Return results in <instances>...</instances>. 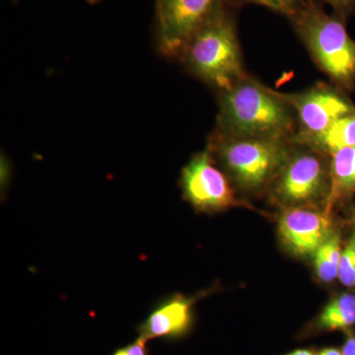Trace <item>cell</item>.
I'll use <instances>...</instances> for the list:
<instances>
[{"mask_svg": "<svg viewBox=\"0 0 355 355\" xmlns=\"http://www.w3.org/2000/svg\"><path fill=\"white\" fill-rule=\"evenodd\" d=\"M180 186L184 200L202 214H217L239 207L251 209L249 203L239 198L232 182L207 147L184 166Z\"/></svg>", "mask_w": 355, "mask_h": 355, "instance_id": "7", "label": "cell"}, {"mask_svg": "<svg viewBox=\"0 0 355 355\" xmlns=\"http://www.w3.org/2000/svg\"><path fill=\"white\" fill-rule=\"evenodd\" d=\"M90 3H98V2L102 1V0H88Z\"/></svg>", "mask_w": 355, "mask_h": 355, "instance_id": "23", "label": "cell"}, {"mask_svg": "<svg viewBox=\"0 0 355 355\" xmlns=\"http://www.w3.org/2000/svg\"><path fill=\"white\" fill-rule=\"evenodd\" d=\"M233 9L228 7L203 26L178 58L190 73L217 92L230 88L248 74Z\"/></svg>", "mask_w": 355, "mask_h": 355, "instance_id": "4", "label": "cell"}, {"mask_svg": "<svg viewBox=\"0 0 355 355\" xmlns=\"http://www.w3.org/2000/svg\"><path fill=\"white\" fill-rule=\"evenodd\" d=\"M336 231L331 211L327 209H284L279 219V233L282 244L299 258H313L317 250Z\"/></svg>", "mask_w": 355, "mask_h": 355, "instance_id": "9", "label": "cell"}, {"mask_svg": "<svg viewBox=\"0 0 355 355\" xmlns=\"http://www.w3.org/2000/svg\"><path fill=\"white\" fill-rule=\"evenodd\" d=\"M297 130L295 114L284 93L249 73L218 92L214 132L230 137L292 140Z\"/></svg>", "mask_w": 355, "mask_h": 355, "instance_id": "1", "label": "cell"}, {"mask_svg": "<svg viewBox=\"0 0 355 355\" xmlns=\"http://www.w3.org/2000/svg\"><path fill=\"white\" fill-rule=\"evenodd\" d=\"M291 141L328 155L345 147L355 146V111L345 114L319 135L294 137Z\"/></svg>", "mask_w": 355, "mask_h": 355, "instance_id": "12", "label": "cell"}, {"mask_svg": "<svg viewBox=\"0 0 355 355\" xmlns=\"http://www.w3.org/2000/svg\"><path fill=\"white\" fill-rule=\"evenodd\" d=\"M355 326V294L342 293L327 303L310 326L311 334L347 331Z\"/></svg>", "mask_w": 355, "mask_h": 355, "instance_id": "13", "label": "cell"}, {"mask_svg": "<svg viewBox=\"0 0 355 355\" xmlns=\"http://www.w3.org/2000/svg\"><path fill=\"white\" fill-rule=\"evenodd\" d=\"M317 355H343L342 350L335 349V347H326L323 349Z\"/></svg>", "mask_w": 355, "mask_h": 355, "instance_id": "21", "label": "cell"}, {"mask_svg": "<svg viewBox=\"0 0 355 355\" xmlns=\"http://www.w3.org/2000/svg\"><path fill=\"white\" fill-rule=\"evenodd\" d=\"M10 164H9L8 159L6 155L1 156V189L7 188L8 184L9 177H10Z\"/></svg>", "mask_w": 355, "mask_h": 355, "instance_id": "19", "label": "cell"}, {"mask_svg": "<svg viewBox=\"0 0 355 355\" xmlns=\"http://www.w3.org/2000/svg\"><path fill=\"white\" fill-rule=\"evenodd\" d=\"M284 96L297 121L298 130L294 137L319 135L345 114L355 111V105L347 92L334 84L319 83L300 92L284 93Z\"/></svg>", "mask_w": 355, "mask_h": 355, "instance_id": "8", "label": "cell"}, {"mask_svg": "<svg viewBox=\"0 0 355 355\" xmlns=\"http://www.w3.org/2000/svg\"><path fill=\"white\" fill-rule=\"evenodd\" d=\"M330 157L331 191L328 211L355 195V146L340 149Z\"/></svg>", "mask_w": 355, "mask_h": 355, "instance_id": "11", "label": "cell"}, {"mask_svg": "<svg viewBox=\"0 0 355 355\" xmlns=\"http://www.w3.org/2000/svg\"><path fill=\"white\" fill-rule=\"evenodd\" d=\"M331 191L330 155L293 144L286 164L268 193L282 209L311 207L328 210Z\"/></svg>", "mask_w": 355, "mask_h": 355, "instance_id": "5", "label": "cell"}, {"mask_svg": "<svg viewBox=\"0 0 355 355\" xmlns=\"http://www.w3.org/2000/svg\"><path fill=\"white\" fill-rule=\"evenodd\" d=\"M317 67L331 84L345 92L355 88V41L349 36L347 21L328 14L320 2H311L288 18Z\"/></svg>", "mask_w": 355, "mask_h": 355, "instance_id": "3", "label": "cell"}, {"mask_svg": "<svg viewBox=\"0 0 355 355\" xmlns=\"http://www.w3.org/2000/svg\"><path fill=\"white\" fill-rule=\"evenodd\" d=\"M230 0H155V38L159 51L179 58L203 26L228 7Z\"/></svg>", "mask_w": 355, "mask_h": 355, "instance_id": "6", "label": "cell"}, {"mask_svg": "<svg viewBox=\"0 0 355 355\" xmlns=\"http://www.w3.org/2000/svg\"><path fill=\"white\" fill-rule=\"evenodd\" d=\"M291 140L239 137L214 132L207 147L238 193H268L286 164Z\"/></svg>", "mask_w": 355, "mask_h": 355, "instance_id": "2", "label": "cell"}, {"mask_svg": "<svg viewBox=\"0 0 355 355\" xmlns=\"http://www.w3.org/2000/svg\"><path fill=\"white\" fill-rule=\"evenodd\" d=\"M338 279L349 288L355 287V230L343 247Z\"/></svg>", "mask_w": 355, "mask_h": 355, "instance_id": "16", "label": "cell"}, {"mask_svg": "<svg viewBox=\"0 0 355 355\" xmlns=\"http://www.w3.org/2000/svg\"><path fill=\"white\" fill-rule=\"evenodd\" d=\"M12 1H16V0H12Z\"/></svg>", "mask_w": 355, "mask_h": 355, "instance_id": "24", "label": "cell"}, {"mask_svg": "<svg viewBox=\"0 0 355 355\" xmlns=\"http://www.w3.org/2000/svg\"><path fill=\"white\" fill-rule=\"evenodd\" d=\"M147 340L139 336V338L132 342L114 350L111 355H149Z\"/></svg>", "mask_w": 355, "mask_h": 355, "instance_id": "18", "label": "cell"}, {"mask_svg": "<svg viewBox=\"0 0 355 355\" xmlns=\"http://www.w3.org/2000/svg\"><path fill=\"white\" fill-rule=\"evenodd\" d=\"M340 350H342L343 355H355V336H347L343 343V349Z\"/></svg>", "mask_w": 355, "mask_h": 355, "instance_id": "20", "label": "cell"}, {"mask_svg": "<svg viewBox=\"0 0 355 355\" xmlns=\"http://www.w3.org/2000/svg\"><path fill=\"white\" fill-rule=\"evenodd\" d=\"M342 251V236L338 231H336L317 250L312 258L315 273L320 282L331 284L338 277Z\"/></svg>", "mask_w": 355, "mask_h": 355, "instance_id": "14", "label": "cell"}, {"mask_svg": "<svg viewBox=\"0 0 355 355\" xmlns=\"http://www.w3.org/2000/svg\"><path fill=\"white\" fill-rule=\"evenodd\" d=\"M200 297L174 294L163 299L137 328L139 336L151 340H177L186 336L193 324V307Z\"/></svg>", "mask_w": 355, "mask_h": 355, "instance_id": "10", "label": "cell"}, {"mask_svg": "<svg viewBox=\"0 0 355 355\" xmlns=\"http://www.w3.org/2000/svg\"><path fill=\"white\" fill-rule=\"evenodd\" d=\"M312 1L314 0H230L233 6L246 3L256 4L270 9L280 15L286 16L287 19Z\"/></svg>", "mask_w": 355, "mask_h": 355, "instance_id": "15", "label": "cell"}, {"mask_svg": "<svg viewBox=\"0 0 355 355\" xmlns=\"http://www.w3.org/2000/svg\"><path fill=\"white\" fill-rule=\"evenodd\" d=\"M286 355H317V354L310 349H296Z\"/></svg>", "mask_w": 355, "mask_h": 355, "instance_id": "22", "label": "cell"}, {"mask_svg": "<svg viewBox=\"0 0 355 355\" xmlns=\"http://www.w3.org/2000/svg\"><path fill=\"white\" fill-rule=\"evenodd\" d=\"M318 2H324L333 8L334 13L342 16L345 20L355 14V0H317Z\"/></svg>", "mask_w": 355, "mask_h": 355, "instance_id": "17", "label": "cell"}]
</instances>
